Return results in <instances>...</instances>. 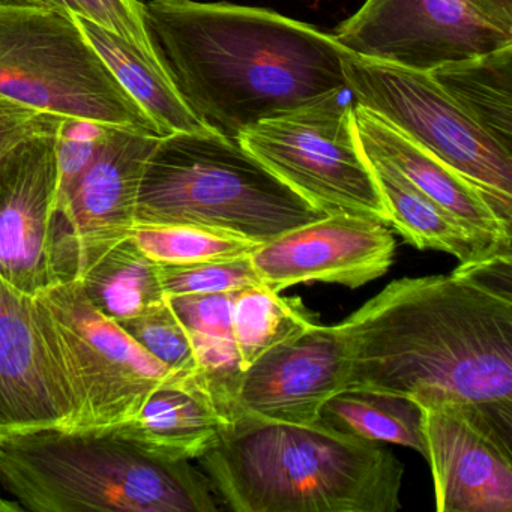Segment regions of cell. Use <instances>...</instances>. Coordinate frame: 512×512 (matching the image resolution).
Segmentation results:
<instances>
[{"label":"cell","instance_id":"obj_1","mask_svg":"<svg viewBox=\"0 0 512 512\" xmlns=\"http://www.w3.org/2000/svg\"><path fill=\"white\" fill-rule=\"evenodd\" d=\"M497 262L392 281L341 322L347 388L457 401L511 433L512 298L502 272L488 280Z\"/></svg>","mask_w":512,"mask_h":512},{"label":"cell","instance_id":"obj_2","mask_svg":"<svg viewBox=\"0 0 512 512\" xmlns=\"http://www.w3.org/2000/svg\"><path fill=\"white\" fill-rule=\"evenodd\" d=\"M146 25L191 112L208 130L239 139L268 119L347 91L352 53L334 35L265 8L151 0Z\"/></svg>","mask_w":512,"mask_h":512},{"label":"cell","instance_id":"obj_3","mask_svg":"<svg viewBox=\"0 0 512 512\" xmlns=\"http://www.w3.org/2000/svg\"><path fill=\"white\" fill-rule=\"evenodd\" d=\"M236 512H395L404 467L380 443L316 424L235 416L200 455Z\"/></svg>","mask_w":512,"mask_h":512},{"label":"cell","instance_id":"obj_4","mask_svg":"<svg viewBox=\"0 0 512 512\" xmlns=\"http://www.w3.org/2000/svg\"><path fill=\"white\" fill-rule=\"evenodd\" d=\"M0 485L35 512H215L208 476L112 430L0 434Z\"/></svg>","mask_w":512,"mask_h":512},{"label":"cell","instance_id":"obj_5","mask_svg":"<svg viewBox=\"0 0 512 512\" xmlns=\"http://www.w3.org/2000/svg\"><path fill=\"white\" fill-rule=\"evenodd\" d=\"M328 215L241 140L203 130L160 137L140 182L136 224L205 227L262 245Z\"/></svg>","mask_w":512,"mask_h":512},{"label":"cell","instance_id":"obj_6","mask_svg":"<svg viewBox=\"0 0 512 512\" xmlns=\"http://www.w3.org/2000/svg\"><path fill=\"white\" fill-rule=\"evenodd\" d=\"M0 95L38 112L161 137L68 14L0 2Z\"/></svg>","mask_w":512,"mask_h":512},{"label":"cell","instance_id":"obj_7","mask_svg":"<svg viewBox=\"0 0 512 512\" xmlns=\"http://www.w3.org/2000/svg\"><path fill=\"white\" fill-rule=\"evenodd\" d=\"M344 76L353 103L460 173L512 224V152L485 133L430 73L352 55Z\"/></svg>","mask_w":512,"mask_h":512},{"label":"cell","instance_id":"obj_8","mask_svg":"<svg viewBox=\"0 0 512 512\" xmlns=\"http://www.w3.org/2000/svg\"><path fill=\"white\" fill-rule=\"evenodd\" d=\"M239 140L281 181L326 214L346 212L389 224L388 209L359 142L353 103L328 98L260 122Z\"/></svg>","mask_w":512,"mask_h":512},{"label":"cell","instance_id":"obj_9","mask_svg":"<svg viewBox=\"0 0 512 512\" xmlns=\"http://www.w3.org/2000/svg\"><path fill=\"white\" fill-rule=\"evenodd\" d=\"M37 298L52 320L76 398L68 430H106L130 421L161 383L179 374L95 310L79 280L56 284Z\"/></svg>","mask_w":512,"mask_h":512},{"label":"cell","instance_id":"obj_10","mask_svg":"<svg viewBox=\"0 0 512 512\" xmlns=\"http://www.w3.org/2000/svg\"><path fill=\"white\" fill-rule=\"evenodd\" d=\"M334 38L358 58L430 73L512 46V19L485 0H365Z\"/></svg>","mask_w":512,"mask_h":512},{"label":"cell","instance_id":"obj_11","mask_svg":"<svg viewBox=\"0 0 512 512\" xmlns=\"http://www.w3.org/2000/svg\"><path fill=\"white\" fill-rule=\"evenodd\" d=\"M160 137L110 127L91 166L56 209L59 283L79 280L136 226L140 182ZM58 283V284H59Z\"/></svg>","mask_w":512,"mask_h":512},{"label":"cell","instance_id":"obj_12","mask_svg":"<svg viewBox=\"0 0 512 512\" xmlns=\"http://www.w3.org/2000/svg\"><path fill=\"white\" fill-rule=\"evenodd\" d=\"M76 413L46 307L0 277V434L71 428Z\"/></svg>","mask_w":512,"mask_h":512},{"label":"cell","instance_id":"obj_13","mask_svg":"<svg viewBox=\"0 0 512 512\" xmlns=\"http://www.w3.org/2000/svg\"><path fill=\"white\" fill-rule=\"evenodd\" d=\"M439 512H511V433L457 401L418 403Z\"/></svg>","mask_w":512,"mask_h":512},{"label":"cell","instance_id":"obj_14","mask_svg":"<svg viewBox=\"0 0 512 512\" xmlns=\"http://www.w3.org/2000/svg\"><path fill=\"white\" fill-rule=\"evenodd\" d=\"M56 134L0 157V277L29 296L59 283L55 263Z\"/></svg>","mask_w":512,"mask_h":512},{"label":"cell","instance_id":"obj_15","mask_svg":"<svg viewBox=\"0 0 512 512\" xmlns=\"http://www.w3.org/2000/svg\"><path fill=\"white\" fill-rule=\"evenodd\" d=\"M394 254L385 223L337 212L259 245L250 259L260 283L280 293L310 281L356 289L385 275Z\"/></svg>","mask_w":512,"mask_h":512},{"label":"cell","instance_id":"obj_16","mask_svg":"<svg viewBox=\"0 0 512 512\" xmlns=\"http://www.w3.org/2000/svg\"><path fill=\"white\" fill-rule=\"evenodd\" d=\"M347 388V352L340 326L311 328L269 349L239 377L235 416L316 424L323 404Z\"/></svg>","mask_w":512,"mask_h":512},{"label":"cell","instance_id":"obj_17","mask_svg":"<svg viewBox=\"0 0 512 512\" xmlns=\"http://www.w3.org/2000/svg\"><path fill=\"white\" fill-rule=\"evenodd\" d=\"M353 118L365 155L388 161L473 235L503 256H511V224L475 185L365 107L353 103Z\"/></svg>","mask_w":512,"mask_h":512},{"label":"cell","instance_id":"obj_18","mask_svg":"<svg viewBox=\"0 0 512 512\" xmlns=\"http://www.w3.org/2000/svg\"><path fill=\"white\" fill-rule=\"evenodd\" d=\"M227 419L196 373L161 383L130 421L106 428L143 449L175 460H197L220 439Z\"/></svg>","mask_w":512,"mask_h":512},{"label":"cell","instance_id":"obj_19","mask_svg":"<svg viewBox=\"0 0 512 512\" xmlns=\"http://www.w3.org/2000/svg\"><path fill=\"white\" fill-rule=\"evenodd\" d=\"M388 209L389 224L419 250L451 254L458 268H475L497 260H511L473 235L445 209L428 199L388 161L365 155Z\"/></svg>","mask_w":512,"mask_h":512},{"label":"cell","instance_id":"obj_20","mask_svg":"<svg viewBox=\"0 0 512 512\" xmlns=\"http://www.w3.org/2000/svg\"><path fill=\"white\" fill-rule=\"evenodd\" d=\"M74 20L119 85L157 127L161 137L208 130L182 100L166 68L149 61L118 35L80 17Z\"/></svg>","mask_w":512,"mask_h":512},{"label":"cell","instance_id":"obj_21","mask_svg":"<svg viewBox=\"0 0 512 512\" xmlns=\"http://www.w3.org/2000/svg\"><path fill=\"white\" fill-rule=\"evenodd\" d=\"M443 91L512 152V46L430 71Z\"/></svg>","mask_w":512,"mask_h":512},{"label":"cell","instance_id":"obj_22","mask_svg":"<svg viewBox=\"0 0 512 512\" xmlns=\"http://www.w3.org/2000/svg\"><path fill=\"white\" fill-rule=\"evenodd\" d=\"M317 422L371 442L407 446L427 457L421 406L401 395L347 388L323 404Z\"/></svg>","mask_w":512,"mask_h":512},{"label":"cell","instance_id":"obj_23","mask_svg":"<svg viewBox=\"0 0 512 512\" xmlns=\"http://www.w3.org/2000/svg\"><path fill=\"white\" fill-rule=\"evenodd\" d=\"M95 310L121 323L166 302L158 265L133 239L119 242L79 278Z\"/></svg>","mask_w":512,"mask_h":512},{"label":"cell","instance_id":"obj_24","mask_svg":"<svg viewBox=\"0 0 512 512\" xmlns=\"http://www.w3.org/2000/svg\"><path fill=\"white\" fill-rule=\"evenodd\" d=\"M299 299H284L263 284L239 290L232 302V334L242 370L259 356L311 328Z\"/></svg>","mask_w":512,"mask_h":512},{"label":"cell","instance_id":"obj_25","mask_svg":"<svg viewBox=\"0 0 512 512\" xmlns=\"http://www.w3.org/2000/svg\"><path fill=\"white\" fill-rule=\"evenodd\" d=\"M131 239L157 265H190L250 256L260 244L196 226H143L136 224Z\"/></svg>","mask_w":512,"mask_h":512},{"label":"cell","instance_id":"obj_26","mask_svg":"<svg viewBox=\"0 0 512 512\" xmlns=\"http://www.w3.org/2000/svg\"><path fill=\"white\" fill-rule=\"evenodd\" d=\"M0 2L44 8V10L68 14L71 17H80L86 22L94 23L118 35L122 40L136 47L149 61L164 67L146 25L143 0H0Z\"/></svg>","mask_w":512,"mask_h":512},{"label":"cell","instance_id":"obj_27","mask_svg":"<svg viewBox=\"0 0 512 512\" xmlns=\"http://www.w3.org/2000/svg\"><path fill=\"white\" fill-rule=\"evenodd\" d=\"M166 298L239 292L260 283L250 256L190 265H158Z\"/></svg>","mask_w":512,"mask_h":512},{"label":"cell","instance_id":"obj_28","mask_svg":"<svg viewBox=\"0 0 512 512\" xmlns=\"http://www.w3.org/2000/svg\"><path fill=\"white\" fill-rule=\"evenodd\" d=\"M146 352L176 373H196L197 358L193 341L169 302L118 323Z\"/></svg>","mask_w":512,"mask_h":512},{"label":"cell","instance_id":"obj_29","mask_svg":"<svg viewBox=\"0 0 512 512\" xmlns=\"http://www.w3.org/2000/svg\"><path fill=\"white\" fill-rule=\"evenodd\" d=\"M113 125L98 124L85 119L62 118L56 133V164H58V196L56 209L73 193L80 178L97 157Z\"/></svg>","mask_w":512,"mask_h":512},{"label":"cell","instance_id":"obj_30","mask_svg":"<svg viewBox=\"0 0 512 512\" xmlns=\"http://www.w3.org/2000/svg\"><path fill=\"white\" fill-rule=\"evenodd\" d=\"M236 292L167 298L191 337L233 341L232 302Z\"/></svg>","mask_w":512,"mask_h":512},{"label":"cell","instance_id":"obj_31","mask_svg":"<svg viewBox=\"0 0 512 512\" xmlns=\"http://www.w3.org/2000/svg\"><path fill=\"white\" fill-rule=\"evenodd\" d=\"M61 121V116L29 109L0 95V157L31 137L58 133Z\"/></svg>","mask_w":512,"mask_h":512},{"label":"cell","instance_id":"obj_32","mask_svg":"<svg viewBox=\"0 0 512 512\" xmlns=\"http://www.w3.org/2000/svg\"><path fill=\"white\" fill-rule=\"evenodd\" d=\"M485 2L503 16L512 19V0H485Z\"/></svg>","mask_w":512,"mask_h":512},{"label":"cell","instance_id":"obj_33","mask_svg":"<svg viewBox=\"0 0 512 512\" xmlns=\"http://www.w3.org/2000/svg\"><path fill=\"white\" fill-rule=\"evenodd\" d=\"M25 511L23 506L17 500H5L0 497V512H20Z\"/></svg>","mask_w":512,"mask_h":512}]
</instances>
